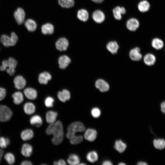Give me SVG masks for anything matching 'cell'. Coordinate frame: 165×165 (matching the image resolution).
<instances>
[{"mask_svg":"<svg viewBox=\"0 0 165 165\" xmlns=\"http://www.w3.org/2000/svg\"><path fill=\"white\" fill-rule=\"evenodd\" d=\"M42 33L44 35L52 34L54 32L53 26L50 23H46L42 25L41 27Z\"/></svg>","mask_w":165,"mask_h":165,"instance_id":"4316f807","label":"cell"},{"mask_svg":"<svg viewBox=\"0 0 165 165\" xmlns=\"http://www.w3.org/2000/svg\"><path fill=\"white\" fill-rule=\"evenodd\" d=\"M25 25L29 31H34L36 29L37 25L35 22L32 19H28L25 22Z\"/></svg>","mask_w":165,"mask_h":165,"instance_id":"f1b7e54d","label":"cell"},{"mask_svg":"<svg viewBox=\"0 0 165 165\" xmlns=\"http://www.w3.org/2000/svg\"><path fill=\"white\" fill-rule=\"evenodd\" d=\"M144 61L146 64L148 66L153 65L156 61V58L152 54L148 53L146 54L144 58Z\"/></svg>","mask_w":165,"mask_h":165,"instance_id":"1f68e13d","label":"cell"},{"mask_svg":"<svg viewBox=\"0 0 165 165\" xmlns=\"http://www.w3.org/2000/svg\"><path fill=\"white\" fill-rule=\"evenodd\" d=\"M17 64V61L14 58L9 57L7 60L3 61L2 64L0 66V70L2 71L6 70L9 75H13L15 73V68Z\"/></svg>","mask_w":165,"mask_h":165,"instance_id":"7a4b0ae2","label":"cell"},{"mask_svg":"<svg viewBox=\"0 0 165 165\" xmlns=\"http://www.w3.org/2000/svg\"><path fill=\"white\" fill-rule=\"evenodd\" d=\"M137 164L138 165H148L147 163L146 162L143 161H139L138 163Z\"/></svg>","mask_w":165,"mask_h":165,"instance_id":"7dc6e473","label":"cell"},{"mask_svg":"<svg viewBox=\"0 0 165 165\" xmlns=\"http://www.w3.org/2000/svg\"><path fill=\"white\" fill-rule=\"evenodd\" d=\"M152 47L157 50L161 49L163 46V42L160 39L156 38H154L152 42Z\"/></svg>","mask_w":165,"mask_h":165,"instance_id":"d590c367","label":"cell"},{"mask_svg":"<svg viewBox=\"0 0 165 165\" xmlns=\"http://www.w3.org/2000/svg\"><path fill=\"white\" fill-rule=\"evenodd\" d=\"M58 2L62 7L67 8L73 7L74 4V0H58Z\"/></svg>","mask_w":165,"mask_h":165,"instance_id":"8d00e7d4","label":"cell"},{"mask_svg":"<svg viewBox=\"0 0 165 165\" xmlns=\"http://www.w3.org/2000/svg\"><path fill=\"white\" fill-rule=\"evenodd\" d=\"M92 17L94 20L97 23H102L105 19L104 13L100 10L95 11L92 14Z\"/></svg>","mask_w":165,"mask_h":165,"instance_id":"30bf717a","label":"cell"},{"mask_svg":"<svg viewBox=\"0 0 165 165\" xmlns=\"http://www.w3.org/2000/svg\"><path fill=\"white\" fill-rule=\"evenodd\" d=\"M46 132L48 135H52V143L56 145L61 144L64 138V132L63 125L60 120H57L54 123L49 124L47 127Z\"/></svg>","mask_w":165,"mask_h":165,"instance_id":"6da1fadb","label":"cell"},{"mask_svg":"<svg viewBox=\"0 0 165 165\" xmlns=\"http://www.w3.org/2000/svg\"><path fill=\"white\" fill-rule=\"evenodd\" d=\"M30 124L36 127H40L42 125L43 121L41 117L38 115L32 116L30 119Z\"/></svg>","mask_w":165,"mask_h":165,"instance_id":"44dd1931","label":"cell"},{"mask_svg":"<svg viewBox=\"0 0 165 165\" xmlns=\"http://www.w3.org/2000/svg\"><path fill=\"white\" fill-rule=\"evenodd\" d=\"M139 24L138 20L134 18H131L127 20L126 26L130 31H134L139 27Z\"/></svg>","mask_w":165,"mask_h":165,"instance_id":"4fadbf2b","label":"cell"},{"mask_svg":"<svg viewBox=\"0 0 165 165\" xmlns=\"http://www.w3.org/2000/svg\"><path fill=\"white\" fill-rule=\"evenodd\" d=\"M98 156L97 152L95 151H91L88 152L86 156L87 160L90 163H94L98 160Z\"/></svg>","mask_w":165,"mask_h":165,"instance_id":"83f0119b","label":"cell"},{"mask_svg":"<svg viewBox=\"0 0 165 165\" xmlns=\"http://www.w3.org/2000/svg\"><path fill=\"white\" fill-rule=\"evenodd\" d=\"M2 158V157H1V156H0V162H1V161Z\"/></svg>","mask_w":165,"mask_h":165,"instance_id":"f5cc1de1","label":"cell"},{"mask_svg":"<svg viewBox=\"0 0 165 165\" xmlns=\"http://www.w3.org/2000/svg\"><path fill=\"white\" fill-rule=\"evenodd\" d=\"M86 164H85V163H79V165H85Z\"/></svg>","mask_w":165,"mask_h":165,"instance_id":"816d5d0a","label":"cell"},{"mask_svg":"<svg viewBox=\"0 0 165 165\" xmlns=\"http://www.w3.org/2000/svg\"><path fill=\"white\" fill-rule=\"evenodd\" d=\"M83 136L81 135H75L71 137L69 139L71 144L72 145L78 144L81 142L83 140Z\"/></svg>","mask_w":165,"mask_h":165,"instance_id":"836d02e7","label":"cell"},{"mask_svg":"<svg viewBox=\"0 0 165 165\" xmlns=\"http://www.w3.org/2000/svg\"><path fill=\"white\" fill-rule=\"evenodd\" d=\"M85 129V126L82 123L79 121L73 122L68 127L66 137L69 139L73 136L76 135V133L83 132Z\"/></svg>","mask_w":165,"mask_h":165,"instance_id":"3957f363","label":"cell"},{"mask_svg":"<svg viewBox=\"0 0 165 165\" xmlns=\"http://www.w3.org/2000/svg\"><path fill=\"white\" fill-rule=\"evenodd\" d=\"M118 164L119 165H126V164L123 162H120Z\"/></svg>","mask_w":165,"mask_h":165,"instance_id":"681fc988","label":"cell"},{"mask_svg":"<svg viewBox=\"0 0 165 165\" xmlns=\"http://www.w3.org/2000/svg\"><path fill=\"white\" fill-rule=\"evenodd\" d=\"M154 147L157 149H162L165 147V140L163 139H154L153 141Z\"/></svg>","mask_w":165,"mask_h":165,"instance_id":"e575fe53","label":"cell"},{"mask_svg":"<svg viewBox=\"0 0 165 165\" xmlns=\"http://www.w3.org/2000/svg\"><path fill=\"white\" fill-rule=\"evenodd\" d=\"M150 7V5L149 3L145 0L141 1L138 5V9L141 12H145L148 11Z\"/></svg>","mask_w":165,"mask_h":165,"instance_id":"f546056e","label":"cell"},{"mask_svg":"<svg viewBox=\"0 0 165 165\" xmlns=\"http://www.w3.org/2000/svg\"><path fill=\"white\" fill-rule=\"evenodd\" d=\"M106 48L112 54L116 53L119 48V46L117 42L115 41L109 42L106 45Z\"/></svg>","mask_w":165,"mask_h":165,"instance_id":"d4e9b609","label":"cell"},{"mask_svg":"<svg viewBox=\"0 0 165 165\" xmlns=\"http://www.w3.org/2000/svg\"><path fill=\"white\" fill-rule=\"evenodd\" d=\"M53 164L54 165H58L57 161H54L53 163Z\"/></svg>","mask_w":165,"mask_h":165,"instance_id":"f907efd6","label":"cell"},{"mask_svg":"<svg viewBox=\"0 0 165 165\" xmlns=\"http://www.w3.org/2000/svg\"><path fill=\"white\" fill-rule=\"evenodd\" d=\"M24 110L26 114L30 115L35 112V107L33 103L28 102L25 103L24 105Z\"/></svg>","mask_w":165,"mask_h":165,"instance_id":"cb8c5ba5","label":"cell"},{"mask_svg":"<svg viewBox=\"0 0 165 165\" xmlns=\"http://www.w3.org/2000/svg\"><path fill=\"white\" fill-rule=\"evenodd\" d=\"M6 94V91L5 89L0 87V101L3 100Z\"/></svg>","mask_w":165,"mask_h":165,"instance_id":"b9f144b4","label":"cell"},{"mask_svg":"<svg viewBox=\"0 0 165 165\" xmlns=\"http://www.w3.org/2000/svg\"><path fill=\"white\" fill-rule=\"evenodd\" d=\"M68 40L64 38H59L56 42L55 45L57 49L60 51H65L68 46Z\"/></svg>","mask_w":165,"mask_h":165,"instance_id":"ba28073f","label":"cell"},{"mask_svg":"<svg viewBox=\"0 0 165 165\" xmlns=\"http://www.w3.org/2000/svg\"><path fill=\"white\" fill-rule=\"evenodd\" d=\"M126 10L123 7L117 6L113 10V13L115 18L117 20H119L122 19V15L126 13Z\"/></svg>","mask_w":165,"mask_h":165,"instance_id":"9a60e30c","label":"cell"},{"mask_svg":"<svg viewBox=\"0 0 165 165\" xmlns=\"http://www.w3.org/2000/svg\"><path fill=\"white\" fill-rule=\"evenodd\" d=\"M10 140L8 138L3 137L0 138V148L2 149L6 148L10 143Z\"/></svg>","mask_w":165,"mask_h":165,"instance_id":"f35d334b","label":"cell"},{"mask_svg":"<svg viewBox=\"0 0 165 165\" xmlns=\"http://www.w3.org/2000/svg\"><path fill=\"white\" fill-rule=\"evenodd\" d=\"M54 102V99L53 98L50 97H47L44 102L45 106L47 108H51L53 107Z\"/></svg>","mask_w":165,"mask_h":165,"instance_id":"60d3db41","label":"cell"},{"mask_svg":"<svg viewBox=\"0 0 165 165\" xmlns=\"http://www.w3.org/2000/svg\"><path fill=\"white\" fill-rule=\"evenodd\" d=\"M114 147L119 152L122 153L125 150L127 145L124 142L119 139L115 141Z\"/></svg>","mask_w":165,"mask_h":165,"instance_id":"ffe728a7","label":"cell"},{"mask_svg":"<svg viewBox=\"0 0 165 165\" xmlns=\"http://www.w3.org/2000/svg\"><path fill=\"white\" fill-rule=\"evenodd\" d=\"M4 158L7 163L9 164H13L15 163L14 156L12 153L10 152L6 153L4 156Z\"/></svg>","mask_w":165,"mask_h":165,"instance_id":"74e56055","label":"cell"},{"mask_svg":"<svg viewBox=\"0 0 165 165\" xmlns=\"http://www.w3.org/2000/svg\"><path fill=\"white\" fill-rule=\"evenodd\" d=\"M21 165H32V163L29 161L27 160L24 161H22L21 164Z\"/></svg>","mask_w":165,"mask_h":165,"instance_id":"7bdbcfd3","label":"cell"},{"mask_svg":"<svg viewBox=\"0 0 165 165\" xmlns=\"http://www.w3.org/2000/svg\"><path fill=\"white\" fill-rule=\"evenodd\" d=\"M57 162L58 165H65L66 164L65 161L63 159H60Z\"/></svg>","mask_w":165,"mask_h":165,"instance_id":"f6af8a7d","label":"cell"},{"mask_svg":"<svg viewBox=\"0 0 165 165\" xmlns=\"http://www.w3.org/2000/svg\"><path fill=\"white\" fill-rule=\"evenodd\" d=\"M77 16L78 18L81 21L85 22L89 18V13L86 9H82L78 12Z\"/></svg>","mask_w":165,"mask_h":165,"instance_id":"4dcf8cb0","label":"cell"},{"mask_svg":"<svg viewBox=\"0 0 165 165\" xmlns=\"http://www.w3.org/2000/svg\"><path fill=\"white\" fill-rule=\"evenodd\" d=\"M24 93L26 97L29 100H34L37 97V92L34 89L28 88L24 90Z\"/></svg>","mask_w":165,"mask_h":165,"instance_id":"d6986e66","label":"cell"},{"mask_svg":"<svg viewBox=\"0 0 165 165\" xmlns=\"http://www.w3.org/2000/svg\"><path fill=\"white\" fill-rule=\"evenodd\" d=\"M33 148L30 144L25 143L23 145L21 150L22 155L26 157H30L32 153Z\"/></svg>","mask_w":165,"mask_h":165,"instance_id":"ac0fdd59","label":"cell"},{"mask_svg":"<svg viewBox=\"0 0 165 165\" xmlns=\"http://www.w3.org/2000/svg\"><path fill=\"white\" fill-rule=\"evenodd\" d=\"M18 40V37L16 34L13 32L10 36L5 35H2L0 38V41L5 47L13 46L15 45Z\"/></svg>","mask_w":165,"mask_h":165,"instance_id":"277c9868","label":"cell"},{"mask_svg":"<svg viewBox=\"0 0 165 165\" xmlns=\"http://www.w3.org/2000/svg\"><path fill=\"white\" fill-rule=\"evenodd\" d=\"M129 56L132 60L135 61L141 60L142 57L140 53V49L138 47H135L131 49L129 53Z\"/></svg>","mask_w":165,"mask_h":165,"instance_id":"7c38bea8","label":"cell"},{"mask_svg":"<svg viewBox=\"0 0 165 165\" xmlns=\"http://www.w3.org/2000/svg\"><path fill=\"white\" fill-rule=\"evenodd\" d=\"M13 82L15 88L18 90L23 89L26 84V80L21 75L16 76L14 79Z\"/></svg>","mask_w":165,"mask_h":165,"instance_id":"8fae6325","label":"cell"},{"mask_svg":"<svg viewBox=\"0 0 165 165\" xmlns=\"http://www.w3.org/2000/svg\"><path fill=\"white\" fill-rule=\"evenodd\" d=\"M14 103L16 105H19L23 101V96L21 92L18 91L15 92L12 95Z\"/></svg>","mask_w":165,"mask_h":165,"instance_id":"d6a6232c","label":"cell"},{"mask_svg":"<svg viewBox=\"0 0 165 165\" xmlns=\"http://www.w3.org/2000/svg\"><path fill=\"white\" fill-rule=\"evenodd\" d=\"M97 136V132L95 129L88 128L85 130L83 137L87 141L93 142L95 140Z\"/></svg>","mask_w":165,"mask_h":165,"instance_id":"52a82bcc","label":"cell"},{"mask_svg":"<svg viewBox=\"0 0 165 165\" xmlns=\"http://www.w3.org/2000/svg\"><path fill=\"white\" fill-rule=\"evenodd\" d=\"M161 110L165 114V101L162 102L161 104Z\"/></svg>","mask_w":165,"mask_h":165,"instance_id":"bcb514c9","label":"cell"},{"mask_svg":"<svg viewBox=\"0 0 165 165\" xmlns=\"http://www.w3.org/2000/svg\"><path fill=\"white\" fill-rule=\"evenodd\" d=\"M96 87L101 92H105L108 90L109 86L108 83L103 79H99L96 82Z\"/></svg>","mask_w":165,"mask_h":165,"instance_id":"9c48e42d","label":"cell"},{"mask_svg":"<svg viewBox=\"0 0 165 165\" xmlns=\"http://www.w3.org/2000/svg\"><path fill=\"white\" fill-rule=\"evenodd\" d=\"M57 116L58 113L52 110L48 111L46 115V121L49 124L54 123L56 121Z\"/></svg>","mask_w":165,"mask_h":165,"instance_id":"5bb4252c","label":"cell"},{"mask_svg":"<svg viewBox=\"0 0 165 165\" xmlns=\"http://www.w3.org/2000/svg\"><path fill=\"white\" fill-rule=\"evenodd\" d=\"M112 162L111 161L108 160H105L102 163V165H112Z\"/></svg>","mask_w":165,"mask_h":165,"instance_id":"ee69618b","label":"cell"},{"mask_svg":"<svg viewBox=\"0 0 165 165\" xmlns=\"http://www.w3.org/2000/svg\"><path fill=\"white\" fill-rule=\"evenodd\" d=\"M14 16L16 21L19 24H22L24 22L25 18L24 10L22 8H18L14 13Z\"/></svg>","mask_w":165,"mask_h":165,"instance_id":"8992f818","label":"cell"},{"mask_svg":"<svg viewBox=\"0 0 165 165\" xmlns=\"http://www.w3.org/2000/svg\"><path fill=\"white\" fill-rule=\"evenodd\" d=\"M101 110L97 107H94L91 110V114L93 117L97 118L101 116Z\"/></svg>","mask_w":165,"mask_h":165,"instance_id":"ab89813d","label":"cell"},{"mask_svg":"<svg viewBox=\"0 0 165 165\" xmlns=\"http://www.w3.org/2000/svg\"><path fill=\"white\" fill-rule=\"evenodd\" d=\"M96 3H100L102 2L104 0H91Z\"/></svg>","mask_w":165,"mask_h":165,"instance_id":"c3c4849f","label":"cell"},{"mask_svg":"<svg viewBox=\"0 0 165 165\" xmlns=\"http://www.w3.org/2000/svg\"><path fill=\"white\" fill-rule=\"evenodd\" d=\"M57 97L61 101L65 102L70 99V94L68 90L64 89L58 93Z\"/></svg>","mask_w":165,"mask_h":165,"instance_id":"e0dca14e","label":"cell"},{"mask_svg":"<svg viewBox=\"0 0 165 165\" xmlns=\"http://www.w3.org/2000/svg\"><path fill=\"white\" fill-rule=\"evenodd\" d=\"M51 79V76L49 73L44 72L40 74L38 79L40 84H46Z\"/></svg>","mask_w":165,"mask_h":165,"instance_id":"603a6c76","label":"cell"},{"mask_svg":"<svg viewBox=\"0 0 165 165\" xmlns=\"http://www.w3.org/2000/svg\"><path fill=\"white\" fill-rule=\"evenodd\" d=\"M20 135L23 141H28L32 138L34 136V132L31 129H27L23 130Z\"/></svg>","mask_w":165,"mask_h":165,"instance_id":"7402d4cb","label":"cell"},{"mask_svg":"<svg viewBox=\"0 0 165 165\" xmlns=\"http://www.w3.org/2000/svg\"><path fill=\"white\" fill-rule=\"evenodd\" d=\"M12 112L8 107L0 105V121L5 122L9 120L12 117Z\"/></svg>","mask_w":165,"mask_h":165,"instance_id":"5b68a950","label":"cell"},{"mask_svg":"<svg viewBox=\"0 0 165 165\" xmlns=\"http://www.w3.org/2000/svg\"><path fill=\"white\" fill-rule=\"evenodd\" d=\"M68 163L71 165H79L80 163L79 157L75 154H70L67 160Z\"/></svg>","mask_w":165,"mask_h":165,"instance_id":"484cf974","label":"cell"},{"mask_svg":"<svg viewBox=\"0 0 165 165\" xmlns=\"http://www.w3.org/2000/svg\"><path fill=\"white\" fill-rule=\"evenodd\" d=\"M70 62V58L68 56L65 55L61 56L58 59L59 67L62 69L65 68Z\"/></svg>","mask_w":165,"mask_h":165,"instance_id":"2e32d148","label":"cell"}]
</instances>
